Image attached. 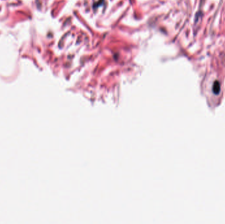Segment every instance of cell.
Instances as JSON below:
<instances>
[{
  "instance_id": "6da1fadb",
  "label": "cell",
  "mask_w": 225,
  "mask_h": 224,
  "mask_svg": "<svg viewBox=\"0 0 225 224\" xmlns=\"http://www.w3.org/2000/svg\"><path fill=\"white\" fill-rule=\"evenodd\" d=\"M213 90H214L216 93H218L219 91H220V85H219V83L218 82H216L215 83L214 86H213Z\"/></svg>"
}]
</instances>
